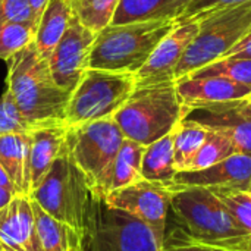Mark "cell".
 <instances>
[{"label":"cell","instance_id":"1","mask_svg":"<svg viewBox=\"0 0 251 251\" xmlns=\"http://www.w3.org/2000/svg\"><path fill=\"white\" fill-rule=\"evenodd\" d=\"M171 210L184 238L229 251H250L251 235L234 219L226 206L204 187L169 185Z\"/></svg>","mask_w":251,"mask_h":251},{"label":"cell","instance_id":"2","mask_svg":"<svg viewBox=\"0 0 251 251\" xmlns=\"http://www.w3.org/2000/svg\"><path fill=\"white\" fill-rule=\"evenodd\" d=\"M7 62V91L31 129L65 125V110L71 93L54 82L49 62L38 54L34 44L24 47Z\"/></svg>","mask_w":251,"mask_h":251},{"label":"cell","instance_id":"3","mask_svg":"<svg viewBox=\"0 0 251 251\" xmlns=\"http://www.w3.org/2000/svg\"><path fill=\"white\" fill-rule=\"evenodd\" d=\"M124 137L144 147L172 132L185 118L175 81L135 87L112 116Z\"/></svg>","mask_w":251,"mask_h":251},{"label":"cell","instance_id":"4","mask_svg":"<svg viewBox=\"0 0 251 251\" xmlns=\"http://www.w3.org/2000/svg\"><path fill=\"white\" fill-rule=\"evenodd\" d=\"M176 24L175 19L109 24L96 35L88 68L135 74Z\"/></svg>","mask_w":251,"mask_h":251},{"label":"cell","instance_id":"5","mask_svg":"<svg viewBox=\"0 0 251 251\" xmlns=\"http://www.w3.org/2000/svg\"><path fill=\"white\" fill-rule=\"evenodd\" d=\"M29 199L51 218L71 225L82 235L87 234L96 197L82 172L71 160L65 144Z\"/></svg>","mask_w":251,"mask_h":251},{"label":"cell","instance_id":"6","mask_svg":"<svg viewBox=\"0 0 251 251\" xmlns=\"http://www.w3.org/2000/svg\"><path fill=\"white\" fill-rule=\"evenodd\" d=\"M251 32V1L216 10L199 21V32L175 69V81L224 57Z\"/></svg>","mask_w":251,"mask_h":251},{"label":"cell","instance_id":"7","mask_svg":"<svg viewBox=\"0 0 251 251\" xmlns=\"http://www.w3.org/2000/svg\"><path fill=\"white\" fill-rule=\"evenodd\" d=\"M134 88V74L88 68L71 93L65 110V125L78 126L112 118Z\"/></svg>","mask_w":251,"mask_h":251},{"label":"cell","instance_id":"8","mask_svg":"<svg viewBox=\"0 0 251 251\" xmlns=\"http://www.w3.org/2000/svg\"><path fill=\"white\" fill-rule=\"evenodd\" d=\"M124 140L113 118L66 126V151L88 181L91 191L109 171Z\"/></svg>","mask_w":251,"mask_h":251},{"label":"cell","instance_id":"9","mask_svg":"<svg viewBox=\"0 0 251 251\" xmlns=\"http://www.w3.org/2000/svg\"><path fill=\"white\" fill-rule=\"evenodd\" d=\"M85 251H163V247L143 221L96 199L85 234Z\"/></svg>","mask_w":251,"mask_h":251},{"label":"cell","instance_id":"10","mask_svg":"<svg viewBox=\"0 0 251 251\" xmlns=\"http://www.w3.org/2000/svg\"><path fill=\"white\" fill-rule=\"evenodd\" d=\"M171 196L172 193L168 185L141 179L109 193L101 200L109 207L126 212L149 225L159 244L163 247L168 213L171 210Z\"/></svg>","mask_w":251,"mask_h":251},{"label":"cell","instance_id":"11","mask_svg":"<svg viewBox=\"0 0 251 251\" xmlns=\"http://www.w3.org/2000/svg\"><path fill=\"white\" fill-rule=\"evenodd\" d=\"M97 32L84 26L74 15L69 25L53 49L49 57V68L54 82L72 93L84 72L88 69V60Z\"/></svg>","mask_w":251,"mask_h":251},{"label":"cell","instance_id":"12","mask_svg":"<svg viewBox=\"0 0 251 251\" xmlns=\"http://www.w3.org/2000/svg\"><path fill=\"white\" fill-rule=\"evenodd\" d=\"M197 32L199 22H178L134 74L135 87L175 81V69Z\"/></svg>","mask_w":251,"mask_h":251},{"label":"cell","instance_id":"13","mask_svg":"<svg viewBox=\"0 0 251 251\" xmlns=\"http://www.w3.org/2000/svg\"><path fill=\"white\" fill-rule=\"evenodd\" d=\"M185 118L226 135L234 143L237 153L251 157V115L243 109L241 100L197 106Z\"/></svg>","mask_w":251,"mask_h":251},{"label":"cell","instance_id":"14","mask_svg":"<svg viewBox=\"0 0 251 251\" xmlns=\"http://www.w3.org/2000/svg\"><path fill=\"white\" fill-rule=\"evenodd\" d=\"M175 87L185 116L197 106L240 101L251 96V87L225 76H184L175 81Z\"/></svg>","mask_w":251,"mask_h":251},{"label":"cell","instance_id":"15","mask_svg":"<svg viewBox=\"0 0 251 251\" xmlns=\"http://www.w3.org/2000/svg\"><path fill=\"white\" fill-rule=\"evenodd\" d=\"M0 247L6 251H43L28 196H15L0 209Z\"/></svg>","mask_w":251,"mask_h":251},{"label":"cell","instance_id":"16","mask_svg":"<svg viewBox=\"0 0 251 251\" xmlns=\"http://www.w3.org/2000/svg\"><path fill=\"white\" fill-rule=\"evenodd\" d=\"M251 181V157L235 153L209 168L178 172L174 187H235L249 190Z\"/></svg>","mask_w":251,"mask_h":251},{"label":"cell","instance_id":"17","mask_svg":"<svg viewBox=\"0 0 251 251\" xmlns=\"http://www.w3.org/2000/svg\"><path fill=\"white\" fill-rule=\"evenodd\" d=\"M29 196L49 174L51 165L60 154L66 125H47L32 128L29 132Z\"/></svg>","mask_w":251,"mask_h":251},{"label":"cell","instance_id":"18","mask_svg":"<svg viewBox=\"0 0 251 251\" xmlns=\"http://www.w3.org/2000/svg\"><path fill=\"white\" fill-rule=\"evenodd\" d=\"M144 149V146L125 138L109 171L93 188L94 197L101 200L115 190L141 181V160Z\"/></svg>","mask_w":251,"mask_h":251},{"label":"cell","instance_id":"19","mask_svg":"<svg viewBox=\"0 0 251 251\" xmlns=\"http://www.w3.org/2000/svg\"><path fill=\"white\" fill-rule=\"evenodd\" d=\"M193 0H119L112 18L113 25L144 21H178Z\"/></svg>","mask_w":251,"mask_h":251},{"label":"cell","instance_id":"20","mask_svg":"<svg viewBox=\"0 0 251 251\" xmlns=\"http://www.w3.org/2000/svg\"><path fill=\"white\" fill-rule=\"evenodd\" d=\"M0 165L12 181L16 194L29 197V135H0Z\"/></svg>","mask_w":251,"mask_h":251},{"label":"cell","instance_id":"21","mask_svg":"<svg viewBox=\"0 0 251 251\" xmlns=\"http://www.w3.org/2000/svg\"><path fill=\"white\" fill-rule=\"evenodd\" d=\"M31 203L43 251H85V235L71 225L51 218L34 200Z\"/></svg>","mask_w":251,"mask_h":251},{"label":"cell","instance_id":"22","mask_svg":"<svg viewBox=\"0 0 251 251\" xmlns=\"http://www.w3.org/2000/svg\"><path fill=\"white\" fill-rule=\"evenodd\" d=\"M72 18L71 0H49L37 25L34 47L38 54L49 60L53 49L65 34Z\"/></svg>","mask_w":251,"mask_h":251},{"label":"cell","instance_id":"23","mask_svg":"<svg viewBox=\"0 0 251 251\" xmlns=\"http://www.w3.org/2000/svg\"><path fill=\"white\" fill-rule=\"evenodd\" d=\"M174 160L172 132L144 149L141 160V178L150 182L171 185L176 175Z\"/></svg>","mask_w":251,"mask_h":251},{"label":"cell","instance_id":"24","mask_svg":"<svg viewBox=\"0 0 251 251\" xmlns=\"http://www.w3.org/2000/svg\"><path fill=\"white\" fill-rule=\"evenodd\" d=\"M209 129L188 118L181 119L172 129L174 160L176 172L190 171L193 159L206 141Z\"/></svg>","mask_w":251,"mask_h":251},{"label":"cell","instance_id":"25","mask_svg":"<svg viewBox=\"0 0 251 251\" xmlns=\"http://www.w3.org/2000/svg\"><path fill=\"white\" fill-rule=\"evenodd\" d=\"M119 0H71L72 15L94 32L112 22Z\"/></svg>","mask_w":251,"mask_h":251},{"label":"cell","instance_id":"26","mask_svg":"<svg viewBox=\"0 0 251 251\" xmlns=\"http://www.w3.org/2000/svg\"><path fill=\"white\" fill-rule=\"evenodd\" d=\"M187 76H225L235 82L251 87V59L249 57H222Z\"/></svg>","mask_w":251,"mask_h":251},{"label":"cell","instance_id":"27","mask_svg":"<svg viewBox=\"0 0 251 251\" xmlns=\"http://www.w3.org/2000/svg\"><path fill=\"white\" fill-rule=\"evenodd\" d=\"M235 153H237V149H235L234 143L231 141V138H228L226 135H224L218 131L209 129L207 138L203 143V146L200 147V150L197 151L196 157L193 159L190 171H199V169L209 168Z\"/></svg>","mask_w":251,"mask_h":251},{"label":"cell","instance_id":"28","mask_svg":"<svg viewBox=\"0 0 251 251\" xmlns=\"http://www.w3.org/2000/svg\"><path fill=\"white\" fill-rule=\"evenodd\" d=\"M37 25L29 22L0 24V59L9 60L13 54L34 41Z\"/></svg>","mask_w":251,"mask_h":251},{"label":"cell","instance_id":"29","mask_svg":"<svg viewBox=\"0 0 251 251\" xmlns=\"http://www.w3.org/2000/svg\"><path fill=\"white\" fill-rule=\"evenodd\" d=\"M213 194L226 206L237 224L251 235V193L235 187H213Z\"/></svg>","mask_w":251,"mask_h":251},{"label":"cell","instance_id":"30","mask_svg":"<svg viewBox=\"0 0 251 251\" xmlns=\"http://www.w3.org/2000/svg\"><path fill=\"white\" fill-rule=\"evenodd\" d=\"M31 126L22 118L10 93L6 90L0 99V135L29 132Z\"/></svg>","mask_w":251,"mask_h":251},{"label":"cell","instance_id":"31","mask_svg":"<svg viewBox=\"0 0 251 251\" xmlns=\"http://www.w3.org/2000/svg\"><path fill=\"white\" fill-rule=\"evenodd\" d=\"M247 1H251V0H193L190 3V6L187 7V10L184 12V15L176 22H179V24L199 22L200 19H203L204 16H207L216 10L237 6L241 3H247Z\"/></svg>","mask_w":251,"mask_h":251},{"label":"cell","instance_id":"32","mask_svg":"<svg viewBox=\"0 0 251 251\" xmlns=\"http://www.w3.org/2000/svg\"><path fill=\"white\" fill-rule=\"evenodd\" d=\"M29 22L37 25L28 0H0V24Z\"/></svg>","mask_w":251,"mask_h":251},{"label":"cell","instance_id":"33","mask_svg":"<svg viewBox=\"0 0 251 251\" xmlns=\"http://www.w3.org/2000/svg\"><path fill=\"white\" fill-rule=\"evenodd\" d=\"M163 251H229L219 247H212L206 244H199L184 238L176 229H174L169 235H165Z\"/></svg>","mask_w":251,"mask_h":251},{"label":"cell","instance_id":"34","mask_svg":"<svg viewBox=\"0 0 251 251\" xmlns=\"http://www.w3.org/2000/svg\"><path fill=\"white\" fill-rule=\"evenodd\" d=\"M224 57H249L251 59V32L246 38H243L237 46H234Z\"/></svg>","mask_w":251,"mask_h":251},{"label":"cell","instance_id":"35","mask_svg":"<svg viewBox=\"0 0 251 251\" xmlns=\"http://www.w3.org/2000/svg\"><path fill=\"white\" fill-rule=\"evenodd\" d=\"M28 1H29L32 15H34V18H35V21H37V25H38V21H40V18H41L43 12H44L46 6H47V3H49V0H28Z\"/></svg>","mask_w":251,"mask_h":251},{"label":"cell","instance_id":"36","mask_svg":"<svg viewBox=\"0 0 251 251\" xmlns=\"http://www.w3.org/2000/svg\"><path fill=\"white\" fill-rule=\"evenodd\" d=\"M0 187H3V188H6L7 191H10V193L16 194L15 187H13L12 181L9 179V176H7V174H6V171L3 169V166H1V165H0ZM16 196H18V194H16Z\"/></svg>","mask_w":251,"mask_h":251},{"label":"cell","instance_id":"37","mask_svg":"<svg viewBox=\"0 0 251 251\" xmlns=\"http://www.w3.org/2000/svg\"><path fill=\"white\" fill-rule=\"evenodd\" d=\"M16 194H13V193H10V191H7L6 188H3V187H0V209H3L13 197H15Z\"/></svg>","mask_w":251,"mask_h":251},{"label":"cell","instance_id":"38","mask_svg":"<svg viewBox=\"0 0 251 251\" xmlns=\"http://www.w3.org/2000/svg\"><path fill=\"white\" fill-rule=\"evenodd\" d=\"M241 106H243V109H244L247 113H250L251 115V96L249 99H246V100H241Z\"/></svg>","mask_w":251,"mask_h":251},{"label":"cell","instance_id":"39","mask_svg":"<svg viewBox=\"0 0 251 251\" xmlns=\"http://www.w3.org/2000/svg\"><path fill=\"white\" fill-rule=\"evenodd\" d=\"M249 191L251 193V181H250V185H249Z\"/></svg>","mask_w":251,"mask_h":251},{"label":"cell","instance_id":"40","mask_svg":"<svg viewBox=\"0 0 251 251\" xmlns=\"http://www.w3.org/2000/svg\"><path fill=\"white\" fill-rule=\"evenodd\" d=\"M0 251H6V250H4V249H1V247H0Z\"/></svg>","mask_w":251,"mask_h":251},{"label":"cell","instance_id":"41","mask_svg":"<svg viewBox=\"0 0 251 251\" xmlns=\"http://www.w3.org/2000/svg\"><path fill=\"white\" fill-rule=\"evenodd\" d=\"M250 251H251V250H250Z\"/></svg>","mask_w":251,"mask_h":251}]
</instances>
